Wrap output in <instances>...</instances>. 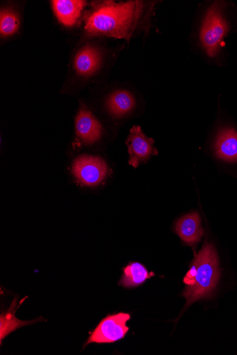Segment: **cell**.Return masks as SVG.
I'll use <instances>...</instances> for the list:
<instances>
[{
    "label": "cell",
    "mask_w": 237,
    "mask_h": 355,
    "mask_svg": "<svg viewBox=\"0 0 237 355\" xmlns=\"http://www.w3.org/2000/svg\"><path fill=\"white\" fill-rule=\"evenodd\" d=\"M152 11V6L142 1L97 2L85 15V33L129 41L138 31L148 28Z\"/></svg>",
    "instance_id": "cell-1"
},
{
    "label": "cell",
    "mask_w": 237,
    "mask_h": 355,
    "mask_svg": "<svg viewBox=\"0 0 237 355\" xmlns=\"http://www.w3.org/2000/svg\"><path fill=\"white\" fill-rule=\"evenodd\" d=\"M220 277L218 255L212 243L206 242L195 255L191 268L184 277L186 285L183 293L186 307L195 302L210 297Z\"/></svg>",
    "instance_id": "cell-2"
},
{
    "label": "cell",
    "mask_w": 237,
    "mask_h": 355,
    "mask_svg": "<svg viewBox=\"0 0 237 355\" xmlns=\"http://www.w3.org/2000/svg\"><path fill=\"white\" fill-rule=\"evenodd\" d=\"M229 29L223 3L216 2L208 10L200 30V42L209 56L213 58L219 53Z\"/></svg>",
    "instance_id": "cell-3"
},
{
    "label": "cell",
    "mask_w": 237,
    "mask_h": 355,
    "mask_svg": "<svg viewBox=\"0 0 237 355\" xmlns=\"http://www.w3.org/2000/svg\"><path fill=\"white\" fill-rule=\"evenodd\" d=\"M130 319L131 315L126 313L108 314L90 334L83 349L91 343H113L123 339L129 331L126 322Z\"/></svg>",
    "instance_id": "cell-4"
},
{
    "label": "cell",
    "mask_w": 237,
    "mask_h": 355,
    "mask_svg": "<svg viewBox=\"0 0 237 355\" xmlns=\"http://www.w3.org/2000/svg\"><path fill=\"white\" fill-rule=\"evenodd\" d=\"M108 166L99 157L83 155L73 164L72 173L83 186L95 187L103 182L108 174Z\"/></svg>",
    "instance_id": "cell-5"
},
{
    "label": "cell",
    "mask_w": 237,
    "mask_h": 355,
    "mask_svg": "<svg viewBox=\"0 0 237 355\" xmlns=\"http://www.w3.org/2000/svg\"><path fill=\"white\" fill-rule=\"evenodd\" d=\"M154 139L145 136L140 126H133L126 141L129 154V165L137 168L140 164L147 162L152 156L156 155L158 152L154 147Z\"/></svg>",
    "instance_id": "cell-6"
},
{
    "label": "cell",
    "mask_w": 237,
    "mask_h": 355,
    "mask_svg": "<svg viewBox=\"0 0 237 355\" xmlns=\"http://www.w3.org/2000/svg\"><path fill=\"white\" fill-rule=\"evenodd\" d=\"M76 135L85 144H92L101 136V125L92 112L82 105L76 119Z\"/></svg>",
    "instance_id": "cell-7"
},
{
    "label": "cell",
    "mask_w": 237,
    "mask_h": 355,
    "mask_svg": "<svg viewBox=\"0 0 237 355\" xmlns=\"http://www.w3.org/2000/svg\"><path fill=\"white\" fill-rule=\"evenodd\" d=\"M175 231L182 241L191 247L197 244L204 234L200 216L195 211L179 218L177 222Z\"/></svg>",
    "instance_id": "cell-8"
},
{
    "label": "cell",
    "mask_w": 237,
    "mask_h": 355,
    "mask_svg": "<svg viewBox=\"0 0 237 355\" xmlns=\"http://www.w3.org/2000/svg\"><path fill=\"white\" fill-rule=\"evenodd\" d=\"M51 3L56 17L65 26H73L77 22L86 5V2L79 0H56Z\"/></svg>",
    "instance_id": "cell-9"
},
{
    "label": "cell",
    "mask_w": 237,
    "mask_h": 355,
    "mask_svg": "<svg viewBox=\"0 0 237 355\" xmlns=\"http://www.w3.org/2000/svg\"><path fill=\"white\" fill-rule=\"evenodd\" d=\"M215 151L226 162H237V132L230 128L223 129L215 141Z\"/></svg>",
    "instance_id": "cell-10"
},
{
    "label": "cell",
    "mask_w": 237,
    "mask_h": 355,
    "mask_svg": "<svg viewBox=\"0 0 237 355\" xmlns=\"http://www.w3.org/2000/svg\"><path fill=\"white\" fill-rule=\"evenodd\" d=\"M101 55L94 46L87 45L76 53L74 60V67L76 72L82 76L93 74L99 67Z\"/></svg>",
    "instance_id": "cell-11"
},
{
    "label": "cell",
    "mask_w": 237,
    "mask_h": 355,
    "mask_svg": "<svg viewBox=\"0 0 237 355\" xmlns=\"http://www.w3.org/2000/svg\"><path fill=\"white\" fill-rule=\"evenodd\" d=\"M153 276L154 273L149 272L142 264L138 262L130 263L123 268V275L118 284L127 288L138 287Z\"/></svg>",
    "instance_id": "cell-12"
},
{
    "label": "cell",
    "mask_w": 237,
    "mask_h": 355,
    "mask_svg": "<svg viewBox=\"0 0 237 355\" xmlns=\"http://www.w3.org/2000/svg\"><path fill=\"white\" fill-rule=\"evenodd\" d=\"M135 103H136L131 92L126 90H117L110 96L107 107L111 114L122 117L133 109Z\"/></svg>",
    "instance_id": "cell-13"
},
{
    "label": "cell",
    "mask_w": 237,
    "mask_h": 355,
    "mask_svg": "<svg viewBox=\"0 0 237 355\" xmlns=\"http://www.w3.org/2000/svg\"><path fill=\"white\" fill-rule=\"evenodd\" d=\"M17 302L16 299L13 302L12 306L8 311L2 313L1 315V345H3V339L6 338L8 335L13 333L20 327L35 324V322L40 321L38 319L36 320L31 321H21L17 319L15 314L17 311Z\"/></svg>",
    "instance_id": "cell-14"
},
{
    "label": "cell",
    "mask_w": 237,
    "mask_h": 355,
    "mask_svg": "<svg viewBox=\"0 0 237 355\" xmlns=\"http://www.w3.org/2000/svg\"><path fill=\"white\" fill-rule=\"evenodd\" d=\"M20 21L17 14L10 8L3 9L0 15V32L3 37H10L17 32Z\"/></svg>",
    "instance_id": "cell-15"
}]
</instances>
